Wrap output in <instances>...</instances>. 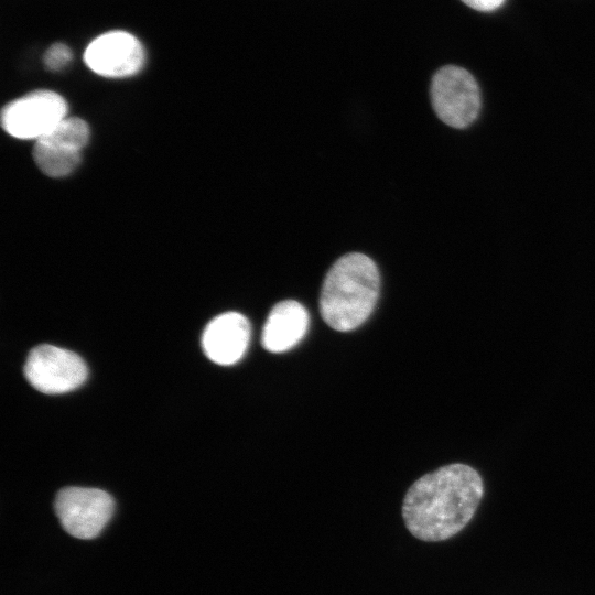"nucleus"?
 <instances>
[{"label":"nucleus","instance_id":"f257e3e1","mask_svg":"<svg viewBox=\"0 0 595 595\" xmlns=\"http://www.w3.org/2000/svg\"><path fill=\"white\" fill-rule=\"evenodd\" d=\"M483 494V479L473 467H440L409 487L401 509L405 528L422 541L450 539L470 521Z\"/></svg>","mask_w":595,"mask_h":595},{"label":"nucleus","instance_id":"f03ea898","mask_svg":"<svg viewBox=\"0 0 595 595\" xmlns=\"http://www.w3.org/2000/svg\"><path fill=\"white\" fill-rule=\"evenodd\" d=\"M380 291L375 261L361 252L339 257L327 271L320 295V312L334 329L347 332L363 324L372 312Z\"/></svg>","mask_w":595,"mask_h":595},{"label":"nucleus","instance_id":"7ed1b4c3","mask_svg":"<svg viewBox=\"0 0 595 595\" xmlns=\"http://www.w3.org/2000/svg\"><path fill=\"white\" fill-rule=\"evenodd\" d=\"M430 97L437 118L452 128H466L480 110V90L473 75L456 65H445L432 77Z\"/></svg>","mask_w":595,"mask_h":595},{"label":"nucleus","instance_id":"20e7f679","mask_svg":"<svg viewBox=\"0 0 595 595\" xmlns=\"http://www.w3.org/2000/svg\"><path fill=\"white\" fill-rule=\"evenodd\" d=\"M67 102L55 91L35 90L7 104L1 111L4 131L18 139L39 140L66 118Z\"/></svg>","mask_w":595,"mask_h":595},{"label":"nucleus","instance_id":"39448f33","mask_svg":"<svg viewBox=\"0 0 595 595\" xmlns=\"http://www.w3.org/2000/svg\"><path fill=\"white\" fill-rule=\"evenodd\" d=\"M54 508L64 530L86 540L105 528L113 512V500L98 488L65 487L57 493Z\"/></svg>","mask_w":595,"mask_h":595},{"label":"nucleus","instance_id":"423d86ee","mask_svg":"<svg viewBox=\"0 0 595 595\" xmlns=\"http://www.w3.org/2000/svg\"><path fill=\"white\" fill-rule=\"evenodd\" d=\"M24 376L36 390L57 394L79 387L87 378V367L77 354L44 344L29 353Z\"/></svg>","mask_w":595,"mask_h":595},{"label":"nucleus","instance_id":"0eeeda50","mask_svg":"<svg viewBox=\"0 0 595 595\" xmlns=\"http://www.w3.org/2000/svg\"><path fill=\"white\" fill-rule=\"evenodd\" d=\"M84 61L100 76L121 78L134 75L142 68L145 53L134 35L125 31H110L88 44Z\"/></svg>","mask_w":595,"mask_h":595},{"label":"nucleus","instance_id":"6e6552de","mask_svg":"<svg viewBox=\"0 0 595 595\" xmlns=\"http://www.w3.org/2000/svg\"><path fill=\"white\" fill-rule=\"evenodd\" d=\"M250 337L248 320L240 313L227 312L212 320L204 329L202 346L215 364L232 365L246 353Z\"/></svg>","mask_w":595,"mask_h":595},{"label":"nucleus","instance_id":"1a4fd4ad","mask_svg":"<svg viewBox=\"0 0 595 595\" xmlns=\"http://www.w3.org/2000/svg\"><path fill=\"white\" fill-rule=\"evenodd\" d=\"M309 326L306 309L294 300L277 303L264 323L261 343L271 353H282L294 347Z\"/></svg>","mask_w":595,"mask_h":595},{"label":"nucleus","instance_id":"9d476101","mask_svg":"<svg viewBox=\"0 0 595 595\" xmlns=\"http://www.w3.org/2000/svg\"><path fill=\"white\" fill-rule=\"evenodd\" d=\"M33 159L42 173L50 177L69 175L82 161V152L69 151L35 141Z\"/></svg>","mask_w":595,"mask_h":595},{"label":"nucleus","instance_id":"9b49d317","mask_svg":"<svg viewBox=\"0 0 595 595\" xmlns=\"http://www.w3.org/2000/svg\"><path fill=\"white\" fill-rule=\"evenodd\" d=\"M89 137V127L83 119L66 117L36 141L69 151L82 152L87 145Z\"/></svg>","mask_w":595,"mask_h":595},{"label":"nucleus","instance_id":"f8f14e48","mask_svg":"<svg viewBox=\"0 0 595 595\" xmlns=\"http://www.w3.org/2000/svg\"><path fill=\"white\" fill-rule=\"evenodd\" d=\"M72 60L69 47L62 43L53 44L44 55V64L52 71H60Z\"/></svg>","mask_w":595,"mask_h":595},{"label":"nucleus","instance_id":"ddd939ff","mask_svg":"<svg viewBox=\"0 0 595 595\" xmlns=\"http://www.w3.org/2000/svg\"><path fill=\"white\" fill-rule=\"evenodd\" d=\"M468 7L478 11H493L499 8L505 0H462Z\"/></svg>","mask_w":595,"mask_h":595}]
</instances>
